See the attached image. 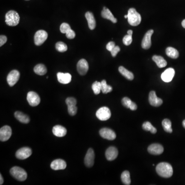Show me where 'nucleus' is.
<instances>
[{
  "mask_svg": "<svg viewBox=\"0 0 185 185\" xmlns=\"http://www.w3.org/2000/svg\"><path fill=\"white\" fill-rule=\"evenodd\" d=\"M96 115L99 120L101 121H106L109 119L111 117V111L107 107H102L97 110L96 113Z\"/></svg>",
  "mask_w": 185,
  "mask_h": 185,
  "instance_id": "obj_5",
  "label": "nucleus"
},
{
  "mask_svg": "<svg viewBox=\"0 0 185 185\" xmlns=\"http://www.w3.org/2000/svg\"><path fill=\"white\" fill-rule=\"evenodd\" d=\"M95 160V153L93 149L90 148L87 150L86 155L85 158V164L87 167H92L94 164Z\"/></svg>",
  "mask_w": 185,
  "mask_h": 185,
  "instance_id": "obj_11",
  "label": "nucleus"
},
{
  "mask_svg": "<svg viewBox=\"0 0 185 185\" xmlns=\"http://www.w3.org/2000/svg\"><path fill=\"white\" fill-rule=\"evenodd\" d=\"M56 49L58 52L63 53L67 50V46L65 43L63 42H58L56 44Z\"/></svg>",
  "mask_w": 185,
  "mask_h": 185,
  "instance_id": "obj_33",
  "label": "nucleus"
},
{
  "mask_svg": "<svg viewBox=\"0 0 185 185\" xmlns=\"http://www.w3.org/2000/svg\"><path fill=\"white\" fill-rule=\"evenodd\" d=\"M174 75L175 71L173 68H168L161 74V79L165 82H169L172 81Z\"/></svg>",
  "mask_w": 185,
  "mask_h": 185,
  "instance_id": "obj_18",
  "label": "nucleus"
},
{
  "mask_svg": "<svg viewBox=\"0 0 185 185\" xmlns=\"http://www.w3.org/2000/svg\"><path fill=\"white\" fill-rule=\"evenodd\" d=\"M35 73L38 75L42 76L47 73V69L45 66L42 64H39L35 67L34 69Z\"/></svg>",
  "mask_w": 185,
  "mask_h": 185,
  "instance_id": "obj_27",
  "label": "nucleus"
},
{
  "mask_svg": "<svg viewBox=\"0 0 185 185\" xmlns=\"http://www.w3.org/2000/svg\"><path fill=\"white\" fill-rule=\"evenodd\" d=\"M101 91L103 93L107 94L112 91V87L107 85V82L105 80H103L101 82Z\"/></svg>",
  "mask_w": 185,
  "mask_h": 185,
  "instance_id": "obj_32",
  "label": "nucleus"
},
{
  "mask_svg": "<svg viewBox=\"0 0 185 185\" xmlns=\"http://www.w3.org/2000/svg\"><path fill=\"white\" fill-rule=\"evenodd\" d=\"M0 185H2L4 183V180H3V178L2 177L1 174H0Z\"/></svg>",
  "mask_w": 185,
  "mask_h": 185,
  "instance_id": "obj_45",
  "label": "nucleus"
},
{
  "mask_svg": "<svg viewBox=\"0 0 185 185\" xmlns=\"http://www.w3.org/2000/svg\"><path fill=\"white\" fill-rule=\"evenodd\" d=\"M120 49L118 46H115V48L111 51V54L113 57H115L117 55V53H118L119 52H120Z\"/></svg>",
  "mask_w": 185,
  "mask_h": 185,
  "instance_id": "obj_41",
  "label": "nucleus"
},
{
  "mask_svg": "<svg viewBox=\"0 0 185 185\" xmlns=\"http://www.w3.org/2000/svg\"><path fill=\"white\" fill-rule=\"evenodd\" d=\"M182 25L183 27L185 28V19L183 21L182 23Z\"/></svg>",
  "mask_w": 185,
  "mask_h": 185,
  "instance_id": "obj_47",
  "label": "nucleus"
},
{
  "mask_svg": "<svg viewBox=\"0 0 185 185\" xmlns=\"http://www.w3.org/2000/svg\"><path fill=\"white\" fill-rule=\"evenodd\" d=\"M162 126L164 130L168 133H171L172 132V123L168 119H164L162 122Z\"/></svg>",
  "mask_w": 185,
  "mask_h": 185,
  "instance_id": "obj_30",
  "label": "nucleus"
},
{
  "mask_svg": "<svg viewBox=\"0 0 185 185\" xmlns=\"http://www.w3.org/2000/svg\"><path fill=\"white\" fill-rule=\"evenodd\" d=\"M32 154V151L28 147H23L18 150L16 153V158L19 160H25L30 157Z\"/></svg>",
  "mask_w": 185,
  "mask_h": 185,
  "instance_id": "obj_8",
  "label": "nucleus"
},
{
  "mask_svg": "<svg viewBox=\"0 0 185 185\" xmlns=\"http://www.w3.org/2000/svg\"><path fill=\"white\" fill-rule=\"evenodd\" d=\"M10 173L13 178L21 182L25 181L27 178V174L24 169L17 166L12 167L10 170Z\"/></svg>",
  "mask_w": 185,
  "mask_h": 185,
  "instance_id": "obj_4",
  "label": "nucleus"
},
{
  "mask_svg": "<svg viewBox=\"0 0 185 185\" xmlns=\"http://www.w3.org/2000/svg\"><path fill=\"white\" fill-rule=\"evenodd\" d=\"M15 116L17 120L22 123H30V119L28 116L24 114L23 113L16 111L15 113Z\"/></svg>",
  "mask_w": 185,
  "mask_h": 185,
  "instance_id": "obj_24",
  "label": "nucleus"
},
{
  "mask_svg": "<svg viewBox=\"0 0 185 185\" xmlns=\"http://www.w3.org/2000/svg\"><path fill=\"white\" fill-rule=\"evenodd\" d=\"M86 18L87 20V23H88V25H89V28L90 30H93L95 29L96 27V20H95V18L93 14L91 12H88L86 13Z\"/></svg>",
  "mask_w": 185,
  "mask_h": 185,
  "instance_id": "obj_23",
  "label": "nucleus"
},
{
  "mask_svg": "<svg viewBox=\"0 0 185 185\" xmlns=\"http://www.w3.org/2000/svg\"><path fill=\"white\" fill-rule=\"evenodd\" d=\"M57 76L58 81L62 84L66 85V84H68L71 81L72 76L69 73H63L59 72L57 73Z\"/></svg>",
  "mask_w": 185,
  "mask_h": 185,
  "instance_id": "obj_20",
  "label": "nucleus"
},
{
  "mask_svg": "<svg viewBox=\"0 0 185 185\" xmlns=\"http://www.w3.org/2000/svg\"><path fill=\"white\" fill-rule=\"evenodd\" d=\"M142 128L144 130L150 131L152 134H155L157 132V130L154 127L150 122H145L142 124Z\"/></svg>",
  "mask_w": 185,
  "mask_h": 185,
  "instance_id": "obj_31",
  "label": "nucleus"
},
{
  "mask_svg": "<svg viewBox=\"0 0 185 185\" xmlns=\"http://www.w3.org/2000/svg\"><path fill=\"white\" fill-rule=\"evenodd\" d=\"M92 90L95 95H98L100 93L101 90V82L98 81H95L92 85Z\"/></svg>",
  "mask_w": 185,
  "mask_h": 185,
  "instance_id": "obj_34",
  "label": "nucleus"
},
{
  "mask_svg": "<svg viewBox=\"0 0 185 185\" xmlns=\"http://www.w3.org/2000/svg\"><path fill=\"white\" fill-rule=\"evenodd\" d=\"M154 31L153 30H150L147 31L141 42V46L144 49H149L151 46V37Z\"/></svg>",
  "mask_w": 185,
  "mask_h": 185,
  "instance_id": "obj_15",
  "label": "nucleus"
},
{
  "mask_svg": "<svg viewBox=\"0 0 185 185\" xmlns=\"http://www.w3.org/2000/svg\"><path fill=\"white\" fill-rule=\"evenodd\" d=\"M127 16L128 22L131 26H136L141 23V15L136 12L135 8H132L129 9L127 13Z\"/></svg>",
  "mask_w": 185,
  "mask_h": 185,
  "instance_id": "obj_2",
  "label": "nucleus"
},
{
  "mask_svg": "<svg viewBox=\"0 0 185 185\" xmlns=\"http://www.w3.org/2000/svg\"><path fill=\"white\" fill-rule=\"evenodd\" d=\"M53 133L55 136L62 137L67 134V130L63 126L57 125L53 128Z\"/></svg>",
  "mask_w": 185,
  "mask_h": 185,
  "instance_id": "obj_21",
  "label": "nucleus"
},
{
  "mask_svg": "<svg viewBox=\"0 0 185 185\" xmlns=\"http://www.w3.org/2000/svg\"><path fill=\"white\" fill-rule=\"evenodd\" d=\"M48 37V33L46 31L44 30H39L35 35V44L37 46H40L46 41Z\"/></svg>",
  "mask_w": 185,
  "mask_h": 185,
  "instance_id": "obj_6",
  "label": "nucleus"
},
{
  "mask_svg": "<svg viewBox=\"0 0 185 185\" xmlns=\"http://www.w3.org/2000/svg\"><path fill=\"white\" fill-rule=\"evenodd\" d=\"M157 174L162 178H169L173 175V168L170 164L165 162L160 163L156 167Z\"/></svg>",
  "mask_w": 185,
  "mask_h": 185,
  "instance_id": "obj_1",
  "label": "nucleus"
},
{
  "mask_svg": "<svg viewBox=\"0 0 185 185\" xmlns=\"http://www.w3.org/2000/svg\"><path fill=\"white\" fill-rule=\"evenodd\" d=\"M12 130L8 126H5L0 130V140L1 141H6L11 138Z\"/></svg>",
  "mask_w": 185,
  "mask_h": 185,
  "instance_id": "obj_10",
  "label": "nucleus"
},
{
  "mask_svg": "<svg viewBox=\"0 0 185 185\" xmlns=\"http://www.w3.org/2000/svg\"><path fill=\"white\" fill-rule=\"evenodd\" d=\"M50 167L54 170H64L67 167V163L64 160L61 159H58L53 160L51 164Z\"/></svg>",
  "mask_w": 185,
  "mask_h": 185,
  "instance_id": "obj_19",
  "label": "nucleus"
},
{
  "mask_svg": "<svg viewBox=\"0 0 185 185\" xmlns=\"http://www.w3.org/2000/svg\"><path fill=\"white\" fill-rule=\"evenodd\" d=\"M66 36L69 39H73L76 36L75 33L73 30L71 29L66 34Z\"/></svg>",
  "mask_w": 185,
  "mask_h": 185,
  "instance_id": "obj_40",
  "label": "nucleus"
},
{
  "mask_svg": "<svg viewBox=\"0 0 185 185\" xmlns=\"http://www.w3.org/2000/svg\"><path fill=\"white\" fill-rule=\"evenodd\" d=\"M132 36L131 35H127L126 36L123 37V43L124 45H126L127 46L130 45L132 43Z\"/></svg>",
  "mask_w": 185,
  "mask_h": 185,
  "instance_id": "obj_36",
  "label": "nucleus"
},
{
  "mask_svg": "<svg viewBox=\"0 0 185 185\" xmlns=\"http://www.w3.org/2000/svg\"><path fill=\"white\" fill-rule=\"evenodd\" d=\"M27 100L31 107H36L40 103V98L38 94L33 91L28 92L27 95Z\"/></svg>",
  "mask_w": 185,
  "mask_h": 185,
  "instance_id": "obj_7",
  "label": "nucleus"
},
{
  "mask_svg": "<svg viewBox=\"0 0 185 185\" xmlns=\"http://www.w3.org/2000/svg\"><path fill=\"white\" fill-rule=\"evenodd\" d=\"M149 101L151 105L155 107H160L163 102L162 99L157 97L155 91H151L150 92Z\"/></svg>",
  "mask_w": 185,
  "mask_h": 185,
  "instance_id": "obj_14",
  "label": "nucleus"
},
{
  "mask_svg": "<svg viewBox=\"0 0 185 185\" xmlns=\"http://www.w3.org/2000/svg\"><path fill=\"white\" fill-rule=\"evenodd\" d=\"M130 109L132 111H135L136 109H137V106L136 105V104L134 102H132L131 105L130 107Z\"/></svg>",
  "mask_w": 185,
  "mask_h": 185,
  "instance_id": "obj_44",
  "label": "nucleus"
},
{
  "mask_svg": "<svg viewBox=\"0 0 185 185\" xmlns=\"http://www.w3.org/2000/svg\"><path fill=\"white\" fill-rule=\"evenodd\" d=\"M119 72L122 75L129 80H132L134 79V75L132 72L129 71L124 67H119Z\"/></svg>",
  "mask_w": 185,
  "mask_h": 185,
  "instance_id": "obj_26",
  "label": "nucleus"
},
{
  "mask_svg": "<svg viewBox=\"0 0 185 185\" xmlns=\"http://www.w3.org/2000/svg\"><path fill=\"white\" fill-rule=\"evenodd\" d=\"M127 17H128V16H127V15H125V16H124V18H126V19H127Z\"/></svg>",
  "mask_w": 185,
  "mask_h": 185,
  "instance_id": "obj_49",
  "label": "nucleus"
},
{
  "mask_svg": "<svg viewBox=\"0 0 185 185\" xmlns=\"http://www.w3.org/2000/svg\"><path fill=\"white\" fill-rule=\"evenodd\" d=\"M7 40V37L4 35H1L0 36V46H2V45L6 43Z\"/></svg>",
  "mask_w": 185,
  "mask_h": 185,
  "instance_id": "obj_43",
  "label": "nucleus"
},
{
  "mask_svg": "<svg viewBox=\"0 0 185 185\" xmlns=\"http://www.w3.org/2000/svg\"><path fill=\"white\" fill-rule=\"evenodd\" d=\"M118 155V151L117 148L114 147H110L105 152V157L109 161L115 160Z\"/></svg>",
  "mask_w": 185,
  "mask_h": 185,
  "instance_id": "obj_17",
  "label": "nucleus"
},
{
  "mask_svg": "<svg viewBox=\"0 0 185 185\" xmlns=\"http://www.w3.org/2000/svg\"><path fill=\"white\" fill-rule=\"evenodd\" d=\"M25 1H29V0H25Z\"/></svg>",
  "mask_w": 185,
  "mask_h": 185,
  "instance_id": "obj_50",
  "label": "nucleus"
},
{
  "mask_svg": "<svg viewBox=\"0 0 185 185\" xmlns=\"http://www.w3.org/2000/svg\"><path fill=\"white\" fill-rule=\"evenodd\" d=\"M121 179L124 185H130L131 181L130 172L127 170L123 171L121 175Z\"/></svg>",
  "mask_w": 185,
  "mask_h": 185,
  "instance_id": "obj_29",
  "label": "nucleus"
},
{
  "mask_svg": "<svg viewBox=\"0 0 185 185\" xmlns=\"http://www.w3.org/2000/svg\"><path fill=\"white\" fill-rule=\"evenodd\" d=\"M68 107V112L70 115H75L77 112V108L76 105H72Z\"/></svg>",
  "mask_w": 185,
  "mask_h": 185,
  "instance_id": "obj_39",
  "label": "nucleus"
},
{
  "mask_svg": "<svg viewBox=\"0 0 185 185\" xmlns=\"http://www.w3.org/2000/svg\"><path fill=\"white\" fill-rule=\"evenodd\" d=\"M115 43H114V42L111 41L107 44L106 48L107 50L111 52L112 50L115 48Z\"/></svg>",
  "mask_w": 185,
  "mask_h": 185,
  "instance_id": "obj_42",
  "label": "nucleus"
},
{
  "mask_svg": "<svg viewBox=\"0 0 185 185\" xmlns=\"http://www.w3.org/2000/svg\"><path fill=\"white\" fill-rule=\"evenodd\" d=\"M122 102L124 107L129 109L132 104V101L130 99L126 97L122 99Z\"/></svg>",
  "mask_w": 185,
  "mask_h": 185,
  "instance_id": "obj_37",
  "label": "nucleus"
},
{
  "mask_svg": "<svg viewBox=\"0 0 185 185\" xmlns=\"http://www.w3.org/2000/svg\"><path fill=\"white\" fill-rule=\"evenodd\" d=\"M127 35L132 36V34H133V31H132V30H129L127 31Z\"/></svg>",
  "mask_w": 185,
  "mask_h": 185,
  "instance_id": "obj_46",
  "label": "nucleus"
},
{
  "mask_svg": "<svg viewBox=\"0 0 185 185\" xmlns=\"http://www.w3.org/2000/svg\"><path fill=\"white\" fill-rule=\"evenodd\" d=\"M152 59L154 62H155L157 67L160 68L164 67L166 65H167V62L162 57L154 55L152 57Z\"/></svg>",
  "mask_w": 185,
  "mask_h": 185,
  "instance_id": "obj_25",
  "label": "nucleus"
},
{
  "mask_svg": "<svg viewBox=\"0 0 185 185\" xmlns=\"http://www.w3.org/2000/svg\"><path fill=\"white\" fill-rule=\"evenodd\" d=\"M148 151L151 154L158 155L163 153L164 152V147L160 144H152L148 147Z\"/></svg>",
  "mask_w": 185,
  "mask_h": 185,
  "instance_id": "obj_16",
  "label": "nucleus"
},
{
  "mask_svg": "<svg viewBox=\"0 0 185 185\" xmlns=\"http://www.w3.org/2000/svg\"><path fill=\"white\" fill-rule=\"evenodd\" d=\"M65 102L67 107L72 106V105H76L77 104V100L74 97H68L66 99Z\"/></svg>",
  "mask_w": 185,
  "mask_h": 185,
  "instance_id": "obj_38",
  "label": "nucleus"
},
{
  "mask_svg": "<svg viewBox=\"0 0 185 185\" xmlns=\"http://www.w3.org/2000/svg\"><path fill=\"white\" fill-rule=\"evenodd\" d=\"M99 134L102 138L110 141H113L116 137L115 133L112 130L109 128L101 129L99 131Z\"/></svg>",
  "mask_w": 185,
  "mask_h": 185,
  "instance_id": "obj_12",
  "label": "nucleus"
},
{
  "mask_svg": "<svg viewBox=\"0 0 185 185\" xmlns=\"http://www.w3.org/2000/svg\"><path fill=\"white\" fill-rule=\"evenodd\" d=\"M20 76L19 72L17 70H13L9 73L7 77V81L9 86H13L16 84L19 80Z\"/></svg>",
  "mask_w": 185,
  "mask_h": 185,
  "instance_id": "obj_9",
  "label": "nucleus"
},
{
  "mask_svg": "<svg viewBox=\"0 0 185 185\" xmlns=\"http://www.w3.org/2000/svg\"><path fill=\"white\" fill-rule=\"evenodd\" d=\"M20 16L14 11H10L5 15V22L10 26H15L19 23Z\"/></svg>",
  "mask_w": 185,
  "mask_h": 185,
  "instance_id": "obj_3",
  "label": "nucleus"
},
{
  "mask_svg": "<svg viewBox=\"0 0 185 185\" xmlns=\"http://www.w3.org/2000/svg\"><path fill=\"white\" fill-rule=\"evenodd\" d=\"M89 64L85 59L80 60L77 65V69L80 75H85L89 70Z\"/></svg>",
  "mask_w": 185,
  "mask_h": 185,
  "instance_id": "obj_13",
  "label": "nucleus"
},
{
  "mask_svg": "<svg viewBox=\"0 0 185 185\" xmlns=\"http://www.w3.org/2000/svg\"><path fill=\"white\" fill-rule=\"evenodd\" d=\"M166 53L168 56L173 59H176L179 56V53L178 50L172 47H168L167 48Z\"/></svg>",
  "mask_w": 185,
  "mask_h": 185,
  "instance_id": "obj_28",
  "label": "nucleus"
},
{
  "mask_svg": "<svg viewBox=\"0 0 185 185\" xmlns=\"http://www.w3.org/2000/svg\"><path fill=\"white\" fill-rule=\"evenodd\" d=\"M101 16L104 19L109 20L110 21H112L113 23H116L117 22V19L114 17L112 13L111 12V11L105 7H104L103 10L101 12Z\"/></svg>",
  "mask_w": 185,
  "mask_h": 185,
  "instance_id": "obj_22",
  "label": "nucleus"
},
{
  "mask_svg": "<svg viewBox=\"0 0 185 185\" xmlns=\"http://www.w3.org/2000/svg\"><path fill=\"white\" fill-rule=\"evenodd\" d=\"M71 29V28L70 25L67 23H62L61 26H60V31L63 34H66Z\"/></svg>",
  "mask_w": 185,
  "mask_h": 185,
  "instance_id": "obj_35",
  "label": "nucleus"
},
{
  "mask_svg": "<svg viewBox=\"0 0 185 185\" xmlns=\"http://www.w3.org/2000/svg\"><path fill=\"white\" fill-rule=\"evenodd\" d=\"M183 127H184V128L185 129V119L183 122Z\"/></svg>",
  "mask_w": 185,
  "mask_h": 185,
  "instance_id": "obj_48",
  "label": "nucleus"
}]
</instances>
